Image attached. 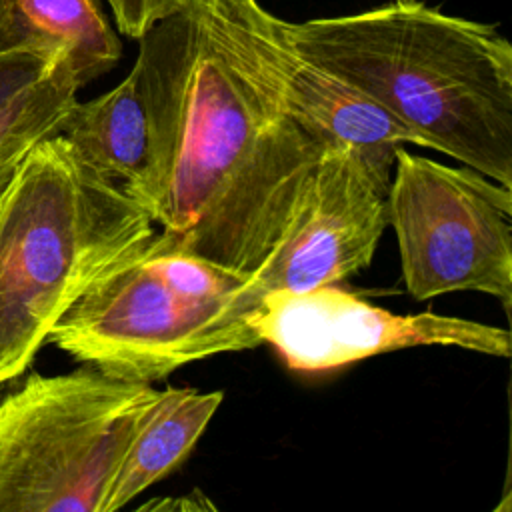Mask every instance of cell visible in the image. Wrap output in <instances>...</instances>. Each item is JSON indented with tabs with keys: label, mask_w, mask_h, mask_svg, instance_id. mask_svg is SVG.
I'll use <instances>...</instances> for the list:
<instances>
[{
	"label": "cell",
	"mask_w": 512,
	"mask_h": 512,
	"mask_svg": "<svg viewBox=\"0 0 512 512\" xmlns=\"http://www.w3.org/2000/svg\"><path fill=\"white\" fill-rule=\"evenodd\" d=\"M150 382L100 368L32 372L0 400V512H102Z\"/></svg>",
	"instance_id": "obj_4"
},
{
	"label": "cell",
	"mask_w": 512,
	"mask_h": 512,
	"mask_svg": "<svg viewBox=\"0 0 512 512\" xmlns=\"http://www.w3.org/2000/svg\"><path fill=\"white\" fill-rule=\"evenodd\" d=\"M394 144L326 146L306 202L196 344V360L230 352L240 322L276 290L334 284L370 266L388 226Z\"/></svg>",
	"instance_id": "obj_6"
},
{
	"label": "cell",
	"mask_w": 512,
	"mask_h": 512,
	"mask_svg": "<svg viewBox=\"0 0 512 512\" xmlns=\"http://www.w3.org/2000/svg\"><path fill=\"white\" fill-rule=\"evenodd\" d=\"M278 78L290 114L326 142L416 144L424 140L392 118L354 86L298 54L282 32L278 42Z\"/></svg>",
	"instance_id": "obj_9"
},
{
	"label": "cell",
	"mask_w": 512,
	"mask_h": 512,
	"mask_svg": "<svg viewBox=\"0 0 512 512\" xmlns=\"http://www.w3.org/2000/svg\"><path fill=\"white\" fill-rule=\"evenodd\" d=\"M80 84L68 58H60L36 80L0 102V192L24 158L44 138L56 136Z\"/></svg>",
	"instance_id": "obj_13"
},
{
	"label": "cell",
	"mask_w": 512,
	"mask_h": 512,
	"mask_svg": "<svg viewBox=\"0 0 512 512\" xmlns=\"http://www.w3.org/2000/svg\"><path fill=\"white\" fill-rule=\"evenodd\" d=\"M58 134L94 176L142 204L150 168V126L134 70L102 96L76 100Z\"/></svg>",
	"instance_id": "obj_10"
},
{
	"label": "cell",
	"mask_w": 512,
	"mask_h": 512,
	"mask_svg": "<svg viewBox=\"0 0 512 512\" xmlns=\"http://www.w3.org/2000/svg\"><path fill=\"white\" fill-rule=\"evenodd\" d=\"M120 34L138 40L158 20L178 12L190 0H106Z\"/></svg>",
	"instance_id": "obj_14"
},
{
	"label": "cell",
	"mask_w": 512,
	"mask_h": 512,
	"mask_svg": "<svg viewBox=\"0 0 512 512\" xmlns=\"http://www.w3.org/2000/svg\"><path fill=\"white\" fill-rule=\"evenodd\" d=\"M290 46L438 150L512 188V46L492 24L390 0L284 22Z\"/></svg>",
	"instance_id": "obj_2"
},
{
	"label": "cell",
	"mask_w": 512,
	"mask_h": 512,
	"mask_svg": "<svg viewBox=\"0 0 512 512\" xmlns=\"http://www.w3.org/2000/svg\"><path fill=\"white\" fill-rule=\"evenodd\" d=\"M264 342L272 344L290 368L302 372L332 370L414 346H456L500 358L512 354L506 328L430 310L394 314L340 288L338 282L266 294L232 334L230 352Z\"/></svg>",
	"instance_id": "obj_8"
},
{
	"label": "cell",
	"mask_w": 512,
	"mask_h": 512,
	"mask_svg": "<svg viewBox=\"0 0 512 512\" xmlns=\"http://www.w3.org/2000/svg\"><path fill=\"white\" fill-rule=\"evenodd\" d=\"M58 60H48L26 50L0 52V102H4L22 86L36 80Z\"/></svg>",
	"instance_id": "obj_15"
},
{
	"label": "cell",
	"mask_w": 512,
	"mask_h": 512,
	"mask_svg": "<svg viewBox=\"0 0 512 512\" xmlns=\"http://www.w3.org/2000/svg\"><path fill=\"white\" fill-rule=\"evenodd\" d=\"M222 398L224 394L220 390H160L126 444L102 512H114L126 506L186 460L222 404Z\"/></svg>",
	"instance_id": "obj_12"
},
{
	"label": "cell",
	"mask_w": 512,
	"mask_h": 512,
	"mask_svg": "<svg viewBox=\"0 0 512 512\" xmlns=\"http://www.w3.org/2000/svg\"><path fill=\"white\" fill-rule=\"evenodd\" d=\"M278 42L258 0H190L138 38L150 248L250 274L298 216L332 142L290 114Z\"/></svg>",
	"instance_id": "obj_1"
},
{
	"label": "cell",
	"mask_w": 512,
	"mask_h": 512,
	"mask_svg": "<svg viewBox=\"0 0 512 512\" xmlns=\"http://www.w3.org/2000/svg\"><path fill=\"white\" fill-rule=\"evenodd\" d=\"M140 510H216V506L202 494V492H194L186 494V496H178L174 498H166V500H154L148 504H142Z\"/></svg>",
	"instance_id": "obj_16"
},
{
	"label": "cell",
	"mask_w": 512,
	"mask_h": 512,
	"mask_svg": "<svg viewBox=\"0 0 512 512\" xmlns=\"http://www.w3.org/2000/svg\"><path fill=\"white\" fill-rule=\"evenodd\" d=\"M156 234L148 210L94 176L60 134L0 192V386L32 364L70 304Z\"/></svg>",
	"instance_id": "obj_3"
},
{
	"label": "cell",
	"mask_w": 512,
	"mask_h": 512,
	"mask_svg": "<svg viewBox=\"0 0 512 512\" xmlns=\"http://www.w3.org/2000/svg\"><path fill=\"white\" fill-rule=\"evenodd\" d=\"M226 302L174 288L144 246L100 274L46 342L108 374L154 382L196 362V344Z\"/></svg>",
	"instance_id": "obj_7"
},
{
	"label": "cell",
	"mask_w": 512,
	"mask_h": 512,
	"mask_svg": "<svg viewBox=\"0 0 512 512\" xmlns=\"http://www.w3.org/2000/svg\"><path fill=\"white\" fill-rule=\"evenodd\" d=\"M10 50L68 58L80 88L122 56L100 0H0V52Z\"/></svg>",
	"instance_id": "obj_11"
},
{
	"label": "cell",
	"mask_w": 512,
	"mask_h": 512,
	"mask_svg": "<svg viewBox=\"0 0 512 512\" xmlns=\"http://www.w3.org/2000/svg\"><path fill=\"white\" fill-rule=\"evenodd\" d=\"M388 226L416 300L484 292L512 304V188L470 166L394 152Z\"/></svg>",
	"instance_id": "obj_5"
}]
</instances>
